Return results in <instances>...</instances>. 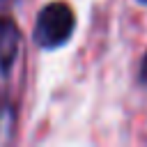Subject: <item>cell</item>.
<instances>
[{
	"label": "cell",
	"instance_id": "1",
	"mask_svg": "<svg viewBox=\"0 0 147 147\" xmlns=\"http://www.w3.org/2000/svg\"><path fill=\"white\" fill-rule=\"evenodd\" d=\"M74 11L67 2H51L46 5L34 23V41L44 48L62 46L74 32Z\"/></svg>",
	"mask_w": 147,
	"mask_h": 147
},
{
	"label": "cell",
	"instance_id": "2",
	"mask_svg": "<svg viewBox=\"0 0 147 147\" xmlns=\"http://www.w3.org/2000/svg\"><path fill=\"white\" fill-rule=\"evenodd\" d=\"M18 46H21L18 28L14 25V21L0 16V69L2 71H9V67L14 64L18 55Z\"/></svg>",
	"mask_w": 147,
	"mask_h": 147
},
{
	"label": "cell",
	"instance_id": "3",
	"mask_svg": "<svg viewBox=\"0 0 147 147\" xmlns=\"http://www.w3.org/2000/svg\"><path fill=\"white\" fill-rule=\"evenodd\" d=\"M140 80L147 85V53H145V57H142V64H140Z\"/></svg>",
	"mask_w": 147,
	"mask_h": 147
},
{
	"label": "cell",
	"instance_id": "4",
	"mask_svg": "<svg viewBox=\"0 0 147 147\" xmlns=\"http://www.w3.org/2000/svg\"><path fill=\"white\" fill-rule=\"evenodd\" d=\"M140 2H145V5H147V0H140Z\"/></svg>",
	"mask_w": 147,
	"mask_h": 147
}]
</instances>
